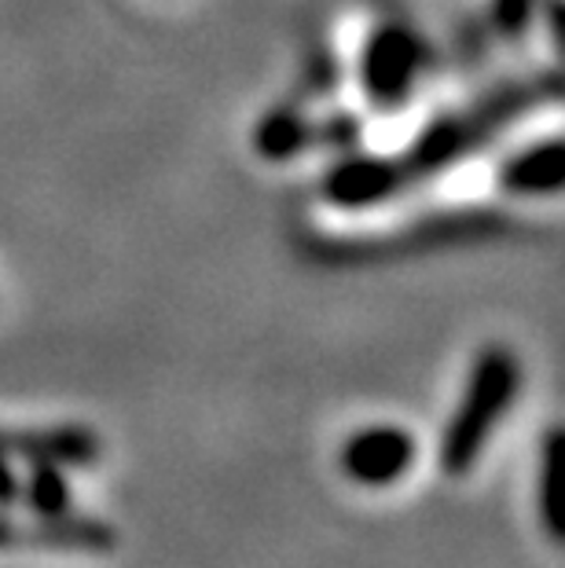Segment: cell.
<instances>
[{"label":"cell","mask_w":565,"mask_h":568,"mask_svg":"<svg viewBox=\"0 0 565 568\" xmlns=\"http://www.w3.org/2000/svg\"><path fill=\"white\" fill-rule=\"evenodd\" d=\"M518 389H522V364L511 348L492 345L474 359L463 400L455 407L448 429L441 437V452H437L441 474L448 477L471 474L481 452H485L492 429H496V422L511 410Z\"/></svg>","instance_id":"obj_1"},{"label":"cell","mask_w":565,"mask_h":568,"mask_svg":"<svg viewBox=\"0 0 565 568\" xmlns=\"http://www.w3.org/2000/svg\"><path fill=\"white\" fill-rule=\"evenodd\" d=\"M423 70V41L415 30L390 22L364 38L356 52V84L375 111H396Z\"/></svg>","instance_id":"obj_2"},{"label":"cell","mask_w":565,"mask_h":568,"mask_svg":"<svg viewBox=\"0 0 565 568\" xmlns=\"http://www.w3.org/2000/svg\"><path fill=\"white\" fill-rule=\"evenodd\" d=\"M118 531L89 514H56V517H16L0 514V550H48V554H111Z\"/></svg>","instance_id":"obj_3"},{"label":"cell","mask_w":565,"mask_h":568,"mask_svg":"<svg viewBox=\"0 0 565 568\" xmlns=\"http://www.w3.org/2000/svg\"><path fill=\"white\" fill-rule=\"evenodd\" d=\"M418 444L404 426H367L342 444V474L353 485L386 488L415 466Z\"/></svg>","instance_id":"obj_4"},{"label":"cell","mask_w":565,"mask_h":568,"mask_svg":"<svg viewBox=\"0 0 565 568\" xmlns=\"http://www.w3.org/2000/svg\"><path fill=\"white\" fill-rule=\"evenodd\" d=\"M407 180L412 176H407L404 162L349 159L327 169V176H323V184H320V195L327 205H339V210H375V205L393 199Z\"/></svg>","instance_id":"obj_5"},{"label":"cell","mask_w":565,"mask_h":568,"mask_svg":"<svg viewBox=\"0 0 565 568\" xmlns=\"http://www.w3.org/2000/svg\"><path fill=\"white\" fill-rule=\"evenodd\" d=\"M0 458L11 463H56V466H92L100 458V437L85 426H41V429H4L0 426Z\"/></svg>","instance_id":"obj_6"},{"label":"cell","mask_w":565,"mask_h":568,"mask_svg":"<svg viewBox=\"0 0 565 568\" xmlns=\"http://www.w3.org/2000/svg\"><path fill=\"white\" fill-rule=\"evenodd\" d=\"M496 180L507 191V199H555L565 180L562 136L551 132L544 140L525 143L500 165Z\"/></svg>","instance_id":"obj_7"},{"label":"cell","mask_w":565,"mask_h":568,"mask_svg":"<svg viewBox=\"0 0 565 568\" xmlns=\"http://www.w3.org/2000/svg\"><path fill=\"white\" fill-rule=\"evenodd\" d=\"M309 136H312V129L305 122V114L294 111V106H280V111H269L261 118L254 143H258L261 159L286 162V159H294L297 151L309 148Z\"/></svg>","instance_id":"obj_8"},{"label":"cell","mask_w":565,"mask_h":568,"mask_svg":"<svg viewBox=\"0 0 565 568\" xmlns=\"http://www.w3.org/2000/svg\"><path fill=\"white\" fill-rule=\"evenodd\" d=\"M19 499H27L30 514H38V517L67 514V510H70V480H67V466L33 463V466H30V474L22 477Z\"/></svg>","instance_id":"obj_9"},{"label":"cell","mask_w":565,"mask_h":568,"mask_svg":"<svg viewBox=\"0 0 565 568\" xmlns=\"http://www.w3.org/2000/svg\"><path fill=\"white\" fill-rule=\"evenodd\" d=\"M558 491H562V429L551 426L544 440V455H539V517H544V525L555 542L562 539Z\"/></svg>","instance_id":"obj_10"},{"label":"cell","mask_w":565,"mask_h":568,"mask_svg":"<svg viewBox=\"0 0 565 568\" xmlns=\"http://www.w3.org/2000/svg\"><path fill=\"white\" fill-rule=\"evenodd\" d=\"M539 0H496L492 4V22H496L500 33H507V38H518V33L528 27V19H533Z\"/></svg>","instance_id":"obj_11"},{"label":"cell","mask_w":565,"mask_h":568,"mask_svg":"<svg viewBox=\"0 0 565 568\" xmlns=\"http://www.w3.org/2000/svg\"><path fill=\"white\" fill-rule=\"evenodd\" d=\"M19 491H22V477L16 474L11 458H0V510H11L19 503Z\"/></svg>","instance_id":"obj_12"}]
</instances>
